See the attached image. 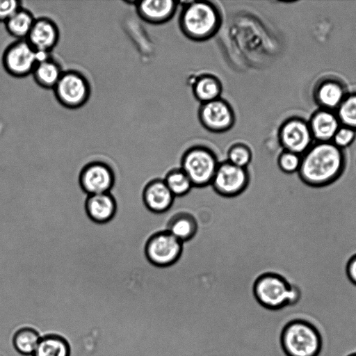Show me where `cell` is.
<instances>
[{
    "label": "cell",
    "instance_id": "obj_9",
    "mask_svg": "<svg viewBox=\"0 0 356 356\" xmlns=\"http://www.w3.org/2000/svg\"><path fill=\"white\" fill-rule=\"evenodd\" d=\"M2 63L10 74L26 76L33 72L38 63L35 50L26 40H17L5 49Z\"/></svg>",
    "mask_w": 356,
    "mask_h": 356
},
{
    "label": "cell",
    "instance_id": "obj_7",
    "mask_svg": "<svg viewBox=\"0 0 356 356\" xmlns=\"http://www.w3.org/2000/svg\"><path fill=\"white\" fill-rule=\"evenodd\" d=\"M58 101L69 108L84 105L90 94V86L86 76L75 70L63 72L54 88Z\"/></svg>",
    "mask_w": 356,
    "mask_h": 356
},
{
    "label": "cell",
    "instance_id": "obj_2",
    "mask_svg": "<svg viewBox=\"0 0 356 356\" xmlns=\"http://www.w3.org/2000/svg\"><path fill=\"white\" fill-rule=\"evenodd\" d=\"M182 32L197 41L208 40L220 26V15L215 6L208 1H191L184 6L179 17Z\"/></svg>",
    "mask_w": 356,
    "mask_h": 356
},
{
    "label": "cell",
    "instance_id": "obj_13",
    "mask_svg": "<svg viewBox=\"0 0 356 356\" xmlns=\"http://www.w3.org/2000/svg\"><path fill=\"white\" fill-rule=\"evenodd\" d=\"M59 38L58 28L50 19H36L26 38L28 42L36 51L49 52L57 44Z\"/></svg>",
    "mask_w": 356,
    "mask_h": 356
},
{
    "label": "cell",
    "instance_id": "obj_31",
    "mask_svg": "<svg viewBox=\"0 0 356 356\" xmlns=\"http://www.w3.org/2000/svg\"><path fill=\"white\" fill-rule=\"evenodd\" d=\"M346 273L351 282L356 285V254L351 257L348 260Z\"/></svg>",
    "mask_w": 356,
    "mask_h": 356
},
{
    "label": "cell",
    "instance_id": "obj_21",
    "mask_svg": "<svg viewBox=\"0 0 356 356\" xmlns=\"http://www.w3.org/2000/svg\"><path fill=\"white\" fill-rule=\"evenodd\" d=\"M221 91L220 81L211 75L200 76L193 86L195 97L202 104L220 98Z\"/></svg>",
    "mask_w": 356,
    "mask_h": 356
},
{
    "label": "cell",
    "instance_id": "obj_24",
    "mask_svg": "<svg viewBox=\"0 0 356 356\" xmlns=\"http://www.w3.org/2000/svg\"><path fill=\"white\" fill-rule=\"evenodd\" d=\"M313 129L318 138L328 140L333 137L337 132V120L330 113H321L314 119Z\"/></svg>",
    "mask_w": 356,
    "mask_h": 356
},
{
    "label": "cell",
    "instance_id": "obj_26",
    "mask_svg": "<svg viewBox=\"0 0 356 356\" xmlns=\"http://www.w3.org/2000/svg\"><path fill=\"white\" fill-rule=\"evenodd\" d=\"M302 158L299 154L285 151L280 154L277 159V166L285 175L297 173L300 167Z\"/></svg>",
    "mask_w": 356,
    "mask_h": 356
},
{
    "label": "cell",
    "instance_id": "obj_19",
    "mask_svg": "<svg viewBox=\"0 0 356 356\" xmlns=\"http://www.w3.org/2000/svg\"><path fill=\"white\" fill-rule=\"evenodd\" d=\"M33 356H70L68 342L63 337L49 334L40 338Z\"/></svg>",
    "mask_w": 356,
    "mask_h": 356
},
{
    "label": "cell",
    "instance_id": "obj_16",
    "mask_svg": "<svg viewBox=\"0 0 356 356\" xmlns=\"http://www.w3.org/2000/svg\"><path fill=\"white\" fill-rule=\"evenodd\" d=\"M281 141L286 151L299 154L308 148L311 138L305 124L298 121H291L282 128Z\"/></svg>",
    "mask_w": 356,
    "mask_h": 356
},
{
    "label": "cell",
    "instance_id": "obj_32",
    "mask_svg": "<svg viewBox=\"0 0 356 356\" xmlns=\"http://www.w3.org/2000/svg\"><path fill=\"white\" fill-rule=\"evenodd\" d=\"M348 356H356V353H353V354H351V355H348Z\"/></svg>",
    "mask_w": 356,
    "mask_h": 356
},
{
    "label": "cell",
    "instance_id": "obj_28",
    "mask_svg": "<svg viewBox=\"0 0 356 356\" xmlns=\"http://www.w3.org/2000/svg\"><path fill=\"white\" fill-rule=\"evenodd\" d=\"M339 113L344 122L356 125V96L350 97L342 104Z\"/></svg>",
    "mask_w": 356,
    "mask_h": 356
},
{
    "label": "cell",
    "instance_id": "obj_18",
    "mask_svg": "<svg viewBox=\"0 0 356 356\" xmlns=\"http://www.w3.org/2000/svg\"><path fill=\"white\" fill-rule=\"evenodd\" d=\"M63 72L60 65L56 60L49 58L44 61L37 63L32 74L39 86L44 88L54 89Z\"/></svg>",
    "mask_w": 356,
    "mask_h": 356
},
{
    "label": "cell",
    "instance_id": "obj_8",
    "mask_svg": "<svg viewBox=\"0 0 356 356\" xmlns=\"http://www.w3.org/2000/svg\"><path fill=\"white\" fill-rule=\"evenodd\" d=\"M250 180V173L247 168L225 161L219 163L211 186L219 195L234 197L247 189Z\"/></svg>",
    "mask_w": 356,
    "mask_h": 356
},
{
    "label": "cell",
    "instance_id": "obj_12",
    "mask_svg": "<svg viewBox=\"0 0 356 356\" xmlns=\"http://www.w3.org/2000/svg\"><path fill=\"white\" fill-rule=\"evenodd\" d=\"M145 207L150 212L160 214L167 212L172 206L175 196L162 179H153L145 184L141 192Z\"/></svg>",
    "mask_w": 356,
    "mask_h": 356
},
{
    "label": "cell",
    "instance_id": "obj_25",
    "mask_svg": "<svg viewBox=\"0 0 356 356\" xmlns=\"http://www.w3.org/2000/svg\"><path fill=\"white\" fill-rule=\"evenodd\" d=\"M251 160L252 152L244 144H235L228 151L227 161L236 166L247 168Z\"/></svg>",
    "mask_w": 356,
    "mask_h": 356
},
{
    "label": "cell",
    "instance_id": "obj_23",
    "mask_svg": "<svg viewBox=\"0 0 356 356\" xmlns=\"http://www.w3.org/2000/svg\"><path fill=\"white\" fill-rule=\"evenodd\" d=\"M40 339L39 333L35 329L25 327L15 333L13 342L19 353L31 355L34 353Z\"/></svg>",
    "mask_w": 356,
    "mask_h": 356
},
{
    "label": "cell",
    "instance_id": "obj_17",
    "mask_svg": "<svg viewBox=\"0 0 356 356\" xmlns=\"http://www.w3.org/2000/svg\"><path fill=\"white\" fill-rule=\"evenodd\" d=\"M166 230L184 243L196 235L198 224L192 214L181 211L174 214L170 218Z\"/></svg>",
    "mask_w": 356,
    "mask_h": 356
},
{
    "label": "cell",
    "instance_id": "obj_6",
    "mask_svg": "<svg viewBox=\"0 0 356 356\" xmlns=\"http://www.w3.org/2000/svg\"><path fill=\"white\" fill-rule=\"evenodd\" d=\"M183 249L184 243L165 229L154 232L147 238L143 246V254L152 266L167 268L178 261Z\"/></svg>",
    "mask_w": 356,
    "mask_h": 356
},
{
    "label": "cell",
    "instance_id": "obj_10",
    "mask_svg": "<svg viewBox=\"0 0 356 356\" xmlns=\"http://www.w3.org/2000/svg\"><path fill=\"white\" fill-rule=\"evenodd\" d=\"M115 181L111 167L102 160H92L82 168L79 184L88 195L109 193Z\"/></svg>",
    "mask_w": 356,
    "mask_h": 356
},
{
    "label": "cell",
    "instance_id": "obj_22",
    "mask_svg": "<svg viewBox=\"0 0 356 356\" xmlns=\"http://www.w3.org/2000/svg\"><path fill=\"white\" fill-rule=\"evenodd\" d=\"M163 179L175 197H183L194 188L188 177L180 168L169 170Z\"/></svg>",
    "mask_w": 356,
    "mask_h": 356
},
{
    "label": "cell",
    "instance_id": "obj_3",
    "mask_svg": "<svg viewBox=\"0 0 356 356\" xmlns=\"http://www.w3.org/2000/svg\"><path fill=\"white\" fill-rule=\"evenodd\" d=\"M252 292L260 305L270 309L295 304L300 298L298 287L275 272L259 275L252 283Z\"/></svg>",
    "mask_w": 356,
    "mask_h": 356
},
{
    "label": "cell",
    "instance_id": "obj_29",
    "mask_svg": "<svg viewBox=\"0 0 356 356\" xmlns=\"http://www.w3.org/2000/svg\"><path fill=\"white\" fill-rule=\"evenodd\" d=\"M21 8V2L19 1L0 0V22L5 23Z\"/></svg>",
    "mask_w": 356,
    "mask_h": 356
},
{
    "label": "cell",
    "instance_id": "obj_20",
    "mask_svg": "<svg viewBox=\"0 0 356 356\" xmlns=\"http://www.w3.org/2000/svg\"><path fill=\"white\" fill-rule=\"evenodd\" d=\"M35 20L31 12L21 8L5 22V26L11 35L26 40Z\"/></svg>",
    "mask_w": 356,
    "mask_h": 356
},
{
    "label": "cell",
    "instance_id": "obj_11",
    "mask_svg": "<svg viewBox=\"0 0 356 356\" xmlns=\"http://www.w3.org/2000/svg\"><path fill=\"white\" fill-rule=\"evenodd\" d=\"M199 118L202 125L213 132L225 131L232 127L234 122L230 105L220 98L202 104Z\"/></svg>",
    "mask_w": 356,
    "mask_h": 356
},
{
    "label": "cell",
    "instance_id": "obj_4",
    "mask_svg": "<svg viewBox=\"0 0 356 356\" xmlns=\"http://www.w3.org/2000/svg\"><path fill=\"white\" fill-rule=\"evenodd\" d=\"M281 344L288 356H317L321 348V338L311 323L294 319L284 326Z\"/></svg>",
    "mask_w": 356,
    "mask_h": 356
},
{
    "label": "cell",
    "instance_id": "obj_30",
    "mask_svg": "<svg viewBox=\"0 0 356 356\" xmlns=\"http://www.w3.org/2000/svg\"><path fill=\"white\" fill-rule=\"evenodd\" d=\"M334 142L337 147L348 146L354 138V133L348 129H341L336 132L334 136Z\"/></svg>",
    "mask_w": 356,
    "mask_h": 356
},
{
    "label": "cell",
    "instance_id": "obj_27",
    "mask_svg": "<svg viewBox=\"0 0 356 356\" xmlns=\"http://www.w3.org/2000/svg\"><path fill=\"white\" fill-rule=\"evenodd\" d=\"M321 101L328 106H334L339 104L342 97L341 88L334 83H327L319 91Z\"/></svg>",
    "mask_w": 356,
    "mask_h": 356
},
{
    "label": "cell",
    "instance_id": "obj_14",
    "mask_svg": "<svg viewBox=\"0 0 356 356\" xmlns=\"http://www.w3.org/2000/svg\"><path fill=\"white\" fill-rule=\"evenodd\" d=\"M116 202L110 193L88 195L85 209L88 218L98 224L110 221L115 215Z\"/></svg>",
    "mask_w": 356,
    "mask_h": 356
},
{
    "label": "cell",
    "instance_id": "obj_1",
    "mask_svg": "<svg viewBox=\"0 0 356 356\" xmlns=\"http://www.w3.org/2000/svg\"><path fill=\"white\" fill-rule=\"evenodd\" d=\"M346 160L336 145L321 143L310 149L302 158L298 175L307 185L322 187L339 178L344 170Z\"/></svg>",
    "mask_w": 356,
    "mask_h": 356
},
{
    "label": "cell",
    "instance_id": "obj_5",
    "mask_svg": "<svg viewBox=\"0 0 356 356\" xmlns=\"http://www.w3.org/2000/svg\"><path fill=\"white\" fill-rule=\"evenodd\" d=\"M219 165L214 152L204 146H194L187 149L181 159V167L194 188H204L211 184Z\"/></svg>",
    "mask_w": 356,
    "mask_h": 356
},
{
    "label": "cell",
    "instance_id": "obj_15",
    "mask_svg": "<svg viewBox=\"0 0 356 356\" xmlns=\"http://www.w3.org/2000/svg\"><path fill=\"white\" fill-rule=\"evenodd\" d=\"M139 16L152 24L168 21L175 14L177 5L172 0H147L136 2Z\"/></svg>",
    "mask_w": 356,
    "mask_h": 356
}]
</instances>
